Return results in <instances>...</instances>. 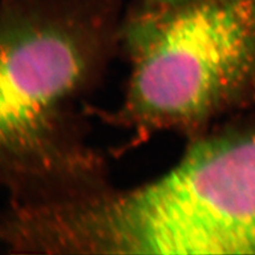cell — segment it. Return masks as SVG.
<instances>
[{"label":"cell","instance_id":"cell-3","mask_svg":"<svg viewBox=\"0 0 255 255\" xmlns=\"http://www.w3.org/2000/svg\"><path fill=\"white\" fill-rule=\"evenodd\" d=\"M149 1H153L156 3H165V4H171L182 1V0H149Z\"/></svg>","mask_w":255,"mask_h":255},{"label":"cell","instance_id":"cell-1","mask_svg":"<svg viewBox=\"0 0 255 255\" xmlns=\"http://www.w3.org/2000/svg\"><path fill=\"white\" fill-rule=\"evenodd\" d=\"M125 32L138 123L191 127L255 102V0H143Z\"/></svg>","mask_w":255,"mask_h":255},{"label":"cell","instance_id":"cell-2","mask_svg":"<svg viewBox=\"0 0 255 255\" xmlns=\"http://www.w3.org/2000/svg\"><path fill=\"white\" fill-rule=\"evenodd\" d=\"M118 0H2L0 136L11 162L49 165L62 108L112 35Z\"/></svg>","mask_w":255,"mask_h":255}]
</instances>
